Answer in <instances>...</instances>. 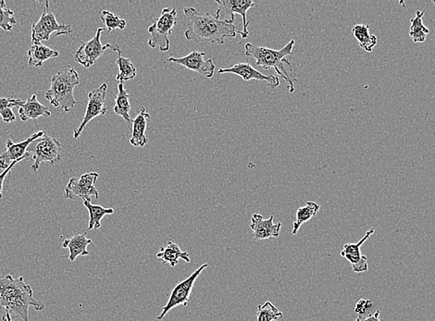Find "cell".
<instances>
[{"label": "cell", "instance_id": "25", "mask_svg": "<svg viewBox=\"0 0 435 321\" xmlns=\"http://www.w3.org/2000/svg\"><path fill=\"white\" fill-rule=\"evenodd\" d=\"M83 203L89 213L87 230L100 229L102 218L106 215H112L114 213V209L112 208H103L101 206L93 205L91 200H83Z\"/></svg>", "mask_w": 435, "mask_h": 321}, {"label": "cell", "instance_id": "19", "mask_svg": "<svg viewBox=\"0 0 435 321\" xmlns=\"http://www.w3.org/2000/svg\"><path fill=\"white\" fill-rule=\"evenodd\" d=\"M89 245H92L94 247L92 240L87 238L86 233H78V235H75L71 237V238L64 240L62 247L69 249L70 254H69L68 259L71 262H74L79 256H89L90 253L87 251V247Z\"/></svg>", "mask_w": 435, "mask_h": 321}, {"label": "cell", "instance_id": "15", "mask_svg": "<svg viewBox=\"0 0 435 321\" xmlns=\"http://www.w3.org/2000/svg\"><path fill=\"white\" fill-rule=\"evenodd\" d=\"M218 73L221 74H236L237 76L241 77L245 82H249L250 80L266 82L267 85L271 86L272 89L280 86V82H279V78L277 76H274V75L272 74L265 75L261 74L260 71L256 70V69H255L253 66L249 64V63H237V64L233 65L232 67L220 69Z\"/></svg>", "mask_w": 435, "mask_h": 321}, {"label": "cell", "instance_id": "31", "mask_svg": "<svg viewBox=\"0 0 435 321\" xmlns=\"http://www.w3.org/2000/svg\"><path fill=\"white\" fill-rule=\"evenodd\" d=\"M100 19L106 26L107 34H110L113 30H124L127 26V22L120 18L118 15L110 13V11H103L100 13Z\"/></svg>", "mask_w": 435, "mask_h": 321}, {"label": "cell", "instance_id": "16", "mask_svg": "<svg viewBox=\"0 0 435 321\" xmlns=\"http://www.w3.org/2000/svg\"><path fill=\"white\" fill-rule=\"evenodd\" d=\"M274 216H271L269 218L264 220L262 216L256 213L252 216L250 228L253 230V238L255 240H265L277 238L280 235L282 223L277 224L274 223Z\"/></svg>", "mask_w": 435, "mask_h": 321}, {"label": "cell", "instance_id": "24", "mask_svg": "<svg viewBox=\"0 0 435 321\" xmlns=\"http://www.w3.org/2000/svg\"><path fill=\"white\" fill-rule=\"evenodd\" d=\"M113 49L118 53L116 64L118 66L119 73L117 74L116 80L118 81L119 83H124V82L134 80L137 77V74L136 66L134 65L130 59L122 57L121 47H119V45H115Z\"/></svg>", "mask_w": 435, "mask_h": 321}, {"label": "cell", "instance_id": "23", "mask_svg": "<svg viewBox=\"0 0 435 321\" xmlns=\"http://www.w3.org/2000/svg\"><path fill=\"white\" fill-rule=\"evenodd\" d=\"M117 88H118V95H117L115 98V106L113 107V112L117 115L121 116L127 122L128 125L132 127L133 126V119H131L130 116L131 95L126 91L124 83H119Z\"/></svg>", "mask_w": 435, "mask_h": 321}, {"label": "cell", "instance_id": "6", "mask_svg": "<svg viewBox=\"0 0 435 321\" xmlns=\"http://www.w3.org/2000/svg\"><path fill=\"white\" fill-rule=\"evenodd\" d=\"M49 1L46 2V10L42 13L37 23L32 25L31 37L33 44H42L43 41L50 40V37L59 35H68L73 33L71 25H59L55 15L50 13Z\"/></svg>", "mask_w": 435, "mask_h": 321}, {"label": "cell", "instance_id": "17", "mask_svg": "<svg viewBox=\"0 0 435 321\" xmlns=\"http://www.w3.org/2000/svg\"><path fill=\"white\" fill-rule=\"evenodd\" d=\"M216 3L220 5L221 8H226L232 15L238 13L241 15L243 19V31H239L238 34L241 35L243 39L248 38L249 33L248 27L247 16L248 11L253 8L255 4L252 0H216Z\"/></svg>", "mask_w": 435, "mask_h": 321}, {"label": "cell", "instance_id": "18", "mask_svg": "<svg viewBox=\"0 0 435 321\" xmlns=\"http://www.w3.org/2000/svg\"><path fill=\"white\" fill-rule=\"evenodd\" d=\"M150 115L146 112V107H141L139 114L133 121V134L130 139V144L134 148H144L148 144L149 139L146 136V126Z\"/></svg>", "mask_w": 435, "mask_h": 321}, {"label": "cell", "instance_id": "20", "mask_svg": "<svg viewBox=\"0 0 435 321\" xmlns=\"http://www.w3.org/2000/svg\"><path fill=\"white\" fill-rule=\"evenodd\" d=\"M19 115L23 122H26L37 119L39 117H50L51 112L49 107L37 100V95H33L19 107Z\"/></svg>", "mask_w": 435, "mask_h": 321}, {"label": "cell", "instance_id": "13", "mask_svg": "<svg viewBox=\"0 0 435 321\" xmlns=\"http://www.w3.org/2000/svg\"><path fill=\"white\" fill-rule=\"evenodd\" d=\"M205 52H199V51H192L187 56L182 58H170L166 59L168 62L176 63L184 66L188 70L196 71V73L203 75L207 78H212L215 74L216 66L211 59H204Z\"/></svg>", "mask_w": 435, "mask_h": 321}, {"label": "cell", "instance_id": "21", "mask_svg": "<svg viewBox=\"0 0 435 321\" xmlns=\"http://www.w3.org/2000/svg\"><path fill=\"white\" fill-rule=\"evenodd\" d=\"M157 257L163 263H169L173 268L178 265L180 259L185 260L187 263H190L191 261L187 252L182 251L179 245L172 241L168 242L166 247L161 248Z\"/></svg>", "mask_w": 435, "mask_h": 321}, {"label": "cell", "instance_id": "2", "mask_svg": "<svg viewBox=\"0 0 435 321\" xmlns=\"http://www.w3.org/2000/svg\"><path fill=\"white\" fill-rule=\"evenodd\" d=\"M37 311L45 309V305L33 296L30 285L25 283L23 277L14 279L11 275H6L0 279V308H4V314L11 319L29 320V308Z\"/></svg>", "mask_w": 435, "mask_h": 321}, {"label": "cell", "instance_id": "29", "mask_svg": "<svg viewBox=\"0 0 435 321\" xmlns=\"http://www.w3.org/2000/svg\"><path fill=\"white\" fill-rule=\"evenodd\" d=\"M25 102L21 99L0 98V116L2 121L6 124L16 121V116L11 109L14 107H20Z\"/></svg>", "mask_w": 435, "mask_h": 321}, {"label": "cell", "instance_id": "30", "mask_svg": "<svg viewBox=\"0 0 435 321\" xmlns=\"http://www.w3.org/2000/svg\"><path fill=\"white\" fill-rule=\"evenodd\" d=\"M283 317V313L271 302L264 303L257 307V321H277Z\"/></svg>", "mask_w": 435, "mask_h": 321}, {"label": "cell", "instance_id": "28", "mask_svg": "<svg viewBox=\"0 0 435 321\" xmlns=\"http://www.w3.org/2000/svg\"><path fill=\"white\" fill-rule=\"evenodd\" d=\"M425 8L422 11H416V16L410 20V35L414 43H423L427 38L430 30L423 23V15Z\"/></svg>", "mask_w": 435, "mask_h": 321}, {"label": "cell", "instance_id": "3", "mask_svg": "<svg viewBox=\"0 0 435 321\" xmlns=\"http://www.w3.org/2000/svg\"><path fill=\"white\" fill-rule=\"evenodd\" d=\"M295 44L296 41L292 39L283 49L274 50L247 43L245 45V55L256 59V66H261L266 70L274 69L278 75H280L283 79L286 81L289 91L293 93L295 91L294 80L286 71V64L291 69L294 68L292 62H290V59H287L286 57L292 55Z\"/></svg>", "mask_w": 435, "mask_h": 321}, {"label": "cell", "instance_id": "35", "mask_svg": "<svg viewBox=\"0 0 435 321\" xmlns=\"http://www.w3.org/2000/svg\"><path fill=\"white\" fill-rule=\"evenodd\" d=\"M381 312L377 310L373 314L369 315V316H363V315H359L355 321H382L380 319Z\"/></svg>", "mask_w": 435, "mask_h": 321}, {"label": "cell", "instance_id": "1", "mask_svg": "<svg viewBox=\"0 0 435 321\" xmlns=\"http://www.w3.org/2000/svg\"><path fill=\"white\" fill-rule=\"evenodd\" d=\"M221 8L214 13H201L195 8H185L184 13L187 18V30L185 37L189 41L204 43L224 45L225 38H236L239 31L233 25L235 15L230 19H221Z\"/></svg>", "mask_w": 435, "mask_h": 321}, {"label": "cell", "instance_id": "27", "mask_svg": "<svg viewBox=\"0 0 435 321\" xmlns=\"http://www.w3.org/2000/svg\"><path fill=\"white\" fill-rule=\"evenodd\" d=\"M320 209L319 204L313 202V201H308L304 206L299 208L296 211V221L293 224L292 235H296L303 224L308 223V221L315 217L320 211Z\"/></svg>", "mask_w": 435, "mask_h": 321}, {"label": "cell", "instance_id": "14", "mask_svg": "<svg viewBox=\"0 0 435 321\" xmlns=\"http://www.w3.org/2000/svg\"><path fill=\"white\" fill-rule=\"evenodd\" d=\"M374 233V228H371L358 243H355V244L349 243V244L344 245L343 249H342L341 256L351 264L353 272L358 273V274L368 272V259L361 254V247Z\"/></svg>", "mask_w": 435, "mask_h": 321}, {"label": "cell", "instance_id": "8", "mask_svg": "<svg viewBox=\"0 0 435 321\" xmlns=\"http://www.w3.org/2000/svg\"><path fill=\"white\" fill-rule=\"evenodd\" d=\"M207 267H208V264H203L202 266H200L199 269H196V272L192 273L188 278L185 279L184 281H180V283L173 288L172 293H170L169 301H168L167 304L162 308L161 313L156 317V320H161L163 319L173 308L179 307V305H185V307H187L189 299H190L194 285L196 284L197 278L199 277V275Z\"/></svg>", "mask_w": 435, "mask_h": 321}, {"label": "cell", "instance_id": "12", "mask_svg": "<svg viewBox=\"0 0 435 321\" xmlns=\"http://www.w3.org/2000/svg\"><path fill=\"white\" fill-rule=\"evenodd\" d=\"M104 32L103 28H98L95 33V37L86 42L82 43L79 49H77L74 55L75 62L88 69L95 64V62L103 55L105 51L112 49V46L110 44H102L100 37L102 33Z\"/></svg>", "mask_w": 435, "mask_h": 321}, {"label": "cell", "instance_id": "26", "mask_svg": "<svg viewBox=\"0 0 435 321\" xmlns=\"http://www.w3.org/2000/svg\"><path fill=\"white\" fill-rule=\"evenodd\" d=\"M354 37L358 40L361 49L367 52H373L377 45V37L370 33V25L358 23L352 28Z\"/></svg>", "mask_w": 435, "mask_h": 321}, {"label": "cell", "instance_id": "22", "mask_svg": "<svg viewBox=\"0 0 435 321\" xmlns=\"http://www.w3.org/2000/svg\"><path fill=\"white\" fill-rule=\"evenodd\" d=\"M28 64L33 67L41 68L44 62L59 57L58 51L51 49L50 47L42 44L33 45L28 50Z\"/></svg>", "mask_w": 435, "mask_h": 321}, {"label": "cell", "instance_id": "34", "mask_svg": "<svg viewBox=\"0 0 435 321\" xmlns=\"http://www.w3.org/2000/svg\"><path fill=\"white\" fill-rule=\"evenodd\" d=\"M20 160L13 161V163L11 164V166L8 168L7 170H3L1 173H0V199L3 197V186H4L5 179L7 178L8 174L10 173L11 170H13V168L17 163H19Z\"/></svg>", "mask_w": 435, "mask_h": 321}, {"label": "cell", "instance_id": "4", "mask_svg": "<svg viewBox=\"0 0 435 321\" xmlns=\"http://www.w3.org/2000/svg\"><path fill=\"white\" fill-rule=\"evenodd\" d=\"M79 74L74 68L59 71L51 78L50 87L45 97L53 107H61L66 112H71L77 104L74 91L79 85Z\"/></svg>", "mask_w": 435, "mask_h": 321}, {"label": "cell", "instance_id": "7", "mask_svg": "<svg viewBox=\"0 0 435 321\" xmlns=\"http://www.w3.org/2000/svg\"><path fill=\"white\" fill-rule=\"evenodd\" d=\"M34 148H29L33 160L32 170L37 173L39 167L45 162L52 165L58 164L62 160V146L57 138L50 137L45 133L44 136L35 141Z\"/></svg>", "mask_w": 435, "mask_h": 321}, {"label": "cell", "instance_id": "9", "mask_svg": "<svg viewBox=\"0 0 435 321\" xmlns=\"http://www.w3.org/2000/svg\"><path fill=\"white\" fill-rule=\"evenodd\" d=\"M108 91L107 83H102L98 88L88 93V103H87L85 117L82 124L74 130V137L77 139L85 130L87 124L98 117H103L107 113L106 97Z\"/></svg>", "mask_w": 435, "mask_h": 321}, {"label": "cell", "instance_id": "33", "mask_svg": "<svg viewBox=\"0 0 435 321\" xmlns=\"http://www.w3.org/2000/svg\"><path fill=\"white\" fill-rule=\"evenodd\" d=\"M373 307V302L370 300L361 299L356 303L355 311L359 315H363L365 313L366 309Z\"/></svg>", "mask_w": 435, "mask_h": 321}, {"label": "cell", "instance_id": "11", "mask_svg": "<svg viewBox=\"0 0 435 321\" xmlns=\"http://www.w3.org/2000/svg\"><path fill=\"white\" fill-rule=\"evenodd\" d=\"M45 134V132L40 131L33 134L32 136L27 138L23 142L15 144L11 139L7 140L6 143V151L0 155V169L7 170L13 161L23 160H31V153L29 152V146L32 145L35 141L39 139Z\"/></svg>", "mask_w": 435, "mask_h": 321}, {"label": "cell", "instance_id": "36", "mask_svg": "<svg viewBox=\"0 0 435 321\" xmlns=\"http://www.w3.org/2000/svg\"><path fill=\"white\" fill-rule=\"evenodd\" d=\"M2 321H14L8 315L3 314Z\"/></svg>", "mask_w": 435, "mask_h": 321}, {"label": "cell", "instance_id": "5", "mask_svg": "<svg viewBox=\"0 0 435 321\" xmlns=\"http://www.w3.org/2000/svg\"><path fill=\"white\" fill-rule=\"evenodd\" d=\"M178 23L175 8H165L161 11V16L154 21L149 27L150 38L149 46L151 49H160L161 52L170 50V37L173 27Z\"/></svg>", "mask_w": 435, "mask_h": 321}, {"label": "cell", "instance_id": "10", "mask_svg": "<svg viewBox=\"0 0 435 321\" xmlns=\"http://www.w3.org/2000/svg\"><path fill=\"white\" fill-rule=\"evenodd\" d=\"M98 177L100 174L92 172L83 174L80 178H71L65 187V198L74 199V197H78L82 198L83 200H91V197H95L98 199V191L95 187Z\"/></svg>", "mask_w": 435, "mask_h": 321}, {"label": "cell", "instance_id": "32", "mask_svg": "<svg viewBox=\"0 0 435 321\" xmlns=\"http://www.w3.org/2000/svg\"><path fill=\"white\" fill-rule=\"evenodd\" d=\"M14 25H16V19L13 11L7 7L4 0H0V28L10 32L13 31Z\"/></svg>", "mask_w": 435, "mask_h": 321}]
</instances>
